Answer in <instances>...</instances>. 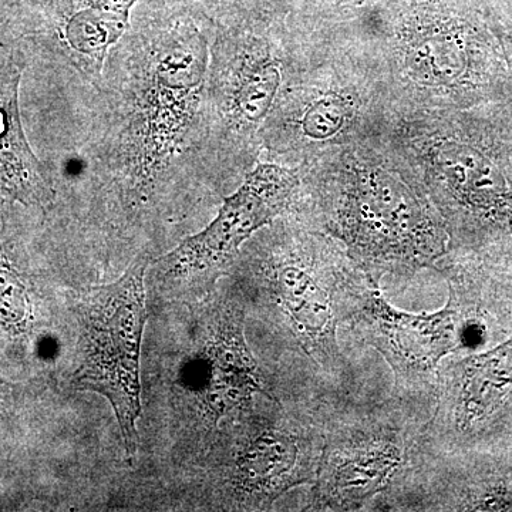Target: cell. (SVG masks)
<instances>
[{
	"instance_id": "1",
	"label": "cell",
	"mask_w": 512,
	"mask_h": 512,
	"mask_svg": "<svg viewBox=\"0 0 512 512\" xmlns=\"http://www.w3.org/2000/svg\"><path fill=\"white\" fill-rule=\"evenodd\" d=\"M436 268L448 284L440 311H400L380 284L367 279L346 323L360 343L386 360L394 403L421 424L433 412L447 357L481 352L512 335V279L448 256Z\"/></svg>"
},
{
	"instance_id": "2",
	"label": "cell",
	"mask_w": 512,
	"mask_h": 512,
	"mask_svg": "<svg viewBox=\"0 0 512 512\" xmlns=\"http://www.w3.org/2000/svg\"><path fill=\"white\" fill-rule=\"evenodd\" d=\"M414 148L447 255L512 275V104L444 117Z\"/></svg>"
},
{
	"instance_id": "3",
	"label": "cell",
	"mask_w": 512,
	"mask_h": 512,
	"mask_svg": "<svg viewBox=\"0 0 512 512\" xmlns=\"http://www.w3.org/2000/svg\"><path fill=\"white\" fill-rule=\"evenodd\" d=\"M313 217L377 284L413 278L448 254L446 227L419 181L373 158L346 154L320 175Z\"/></svg>"
},
{
	"instance_id": "4",
	"label": "cell",
	"mask_w": 512,
	"mask_h": 512,
	"mask_svg": "<svg viewBox=\"0 0 512 512\" xmlns=\"http://www.w3.org/2000/svg\"><path fill=\"white\" fill-rule=\"evenodd\" d=\"M252 266L256 288L293 345L319 377L340 386L349 370L339 328L348 323L369 276L336 239L316 228L286 229Z\"/></svg>"
},
{
	"instance_id": "5",
	"label": "cell",
	"mask_w": 512,
	"mask_h": 512,
	"mask_svg": "<svg viewBox=\"0 0 512 512\" xmlns=\"http://www.w3.org/2000/svg\"><path fill=\"white\" fill-rule=\"evenodd\" d=\"M207 69V39L188 23L158 33L137 56L121 131V157L136 183H150L180 150L200 107Z\"/></svg>"
},
{
	"instance_id": "6",
	"label": "cell",
	"mask_w": 512,
	"mask_h": 512,
	"mask_svg": "<svg viewBox=\"0 0 512 512\" xmlns=\"http://www.w3.org/2000/svg\"><path fill=\"white\" fill-rule=\"evenodd\" d=\"M394 6L397 46L410 80L457 107L510 101L503 49L487 18L451 0Z\"/></svg>"
},
{
	"instance_id": "7",
	"label": "cell",
	"mask_w": 512,
	"mask_h": 512,
	"mask_svg": "<svg viewBox=\"0 0 512 512\" xmlns=\"http://www.w3.org/2000/svg\"><path fill=\"white\" fill-rule=\"evenodd\" d=\"M421 464L512 463V335L481 352L447 357L420 427Z\"/></svg>"
},
{
	"instance_id": "8",
	"label": "cell",
	"mask_w": 512,
	"mask_h": 512,
	"mask_svg": "<svg viewBox=\"0 0 512 512\" xmlns=\"http://www.w3.org/2000/svg\"><path fill=\"white\" fill-rule=\"evenodd\" d=\"M420 421L396 403L326 420L325 446L308 510H387L419 464Z\"/></svg>"
},
{
	"instance_id": "9",
	"label": "cell",
	"mask_w": 512,
	"mask_h": 512,
	"mask_svg": "<svg viewBox=\"0 0 512 512\" xmlns=\"http://www.w3.org/2000/svg\"><path fill=\"white\" fill-rule=\"evenodd\" d=\"M147 266L146 256L137 258L116 282L90 293L79 313L80 362L73 384L100 394L113 407L128 460L136 457L138 448Z\"/></svg>"
},
{
	"instance_id": "10",
	"label": "cell",
	"mask_w": 512,
	"mask_h": 512,
	"mask_svg": "<svg viewBox=\"0 0 512 512\" xmlns=\"http://www.w3.org/2000/svg\"><path fill=\"white\" fill-rule=\"evenodd\" d=\"M328 417L239 419L222 483L229 504L264 510L298 485L312 484L325 446Z\"/></svg>"
},
{
	"instance_id": "11",
	"label": "cell",
	"mask_w": 512,
	"mask_h": 512,
	"mask_svg": "<svg viewBox=\"0 0 512 512\" xmlns=\"http://www.w3.org/2000/svg\"><path fill=\"white\" fill-rule=\"evenodd\" d=\"M298 185L295 170L258 165L204 231L185 239L157 262L160 279L198 291L211 288L237 262L245 242L288 208Z\"/></svg>"
},
{
	"instance_id": "12",
	"label": "cell",
	"mask_w": 512,
	"mask_h": 512,
	"mask_svg": "<svg viewBox=\"0 0 512 512\" xmlns=\"http://www.w3.org/2000/svg\"><path fill=\"white\" fill-rule=\"evenodd\" d=\"M23 60L0 62V192L25 205H46L53 191L23 130L19 87Z\"/></svg>"
},
{
	"instance_id": "13",
	"label": "cell",
	"mask_w": 512,
	"mask_h": 512,
	"mask_svg": "<svg viewBox=\"0 0 512 512\" xmlns=\"http://www.w3.org/2000/svg\"><path fill=\"white\" fill-rule=\"evenodd\" d=\"M138 0H56L53 28L64 56L90 77L124 36Z\"/></svg>"
},
{
	"instance_id": "14",
	"label": "cell",
	"mask_w": 512,
	"mask_h": 512,
	"mask_svg": "<svg viewBox=\"0 0 512 512\" xmlns=\"http://www.w3.org/2000/svg\"><path fill=\"white\" fill-rule=\"evenodd\" d=\"M221 110L241 128H256L268 117L282 82L278 60L262 43H249L225 67Z\"/></svg>"
},
{
	"instance_id": "15",
	"label": "cell",
	"mask_w": 512,
	"mask_h": 512,
	"mask_svg": "<svg viewBox=\"0 0 512 512\" xmlns=\"http://www.w3.org/2000/svg\"><path fill=\"white\" fill-rule=\"evenodd\" d=\"M352 116L348 101L340 94L330 93L313 100L301 119L296 121L303 137L312 141H326L338 136Z\"/></svg>"
},
{
	"instance_id": "16",
	"label": "cell",
	"mask_w": 512,
	"mask_h": 512,
	"mask_svg": "<svg viewBox=\"0 0 512 512\" xmlns=\"http://www.w3.org/2000/svg\"><path fill=\"white\" fill-rule=\"evenodd\" d=\"M32 305L28 289L8 256L0 249V323L12 332L28 329Z\"/></svg>"
},
{
	"instance_id": "17",
	"label": "cell",
	"mask_w": 512,
	"mask_h": 512,
	"mask_svg": "<svg viewBox=\"0 0 512 512\" xmlns=\"http://www.w3.org/2000/svg\"><path fill=\"white\" fill-rule=\"evenodd\" d=\"M488 25L493 30L501 49H503L505 64H507L508 80H510V90L512 103V22L498 16L488 15Z\"/></svg>"
},
{
	"instance_id": "18",
	"label": "cell",
	"mask_w": 512,
	"mask_h": 512,
	"mask_svg": "<svg viewBox=\"0 0 512 512\" xmlns=\"http://www.w3.org/2000/svg\"><path fill=\"white\" fill-rule=\"evenodd\" d=\"M407 2V0H336L340 6H350V8H366V6L375 5H396V3Z\"/></svg>"
},
{
	"instance_id": "19",
	"label": "cell",
	"mask_w": 512,
	"mask_h": 512,
	"mask_svg": "<svg viewBox=\"0 0 512 512\" xmlns=\"http://www.w3.org/2000/svg\"><path fill=\"white\" fill-rule=\"evenodd\" d=\"M2 197H5V195H3L2 192H0V204H2Z\"/></svg>"
}]
</instances>
